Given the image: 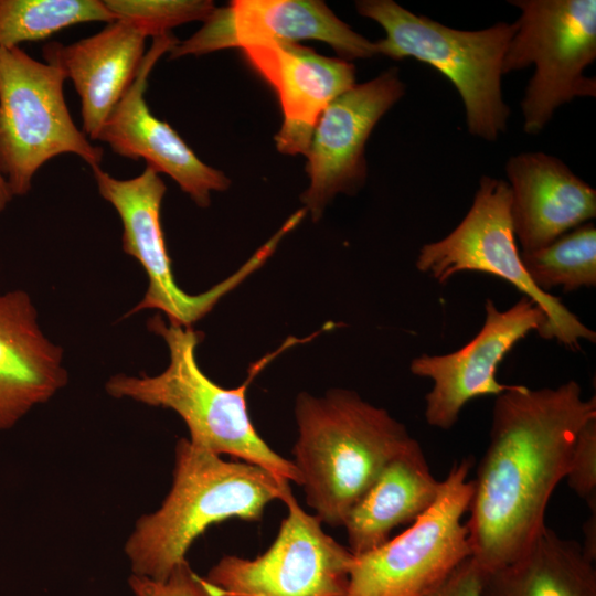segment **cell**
Listing matches in <instances>:
<instances>
[{
    "mask_svg": "<svg viewBox=\"0 0 596 596\" xmlns=\"http://www.w3.org/2000/svg\"><path fill=\"white\" fill-rule=\"evenodd\" d=\"M593 418L596 397L583 398L574 380L538 390L512 385L496 396L466 521L471 558L482 574L520 556L545 529L575 437Z\"/></svg>",
    "mask_w": 596,
    "mask_h": 596,
    "instance_id": "cell-1",
    "label": "cell"
},
{
    "mask_svg": "<svg viewBox=\"0 0 596 596\" xmlns=\"http://www.w3.org/2000/svg\"><path fill=\"white\" fill-rule=\"evenodd\" d=\"M289 485L259 466L179 439L169 493L136 522L125 545L132 574L166 581L209 526L235 518L259 521L270 502L292 496Z\"/></svg>",
    "mask_w": 596,
    "mask_h": 596,
    "instance_id": "cell-2",
    "label": "cell"
},
{
    "mask_svg": "<svg viewBox=\"0 0 596 596\" xmlns=\"http://www.w3.org/2000/svg\"><path fill=\"white\" fill-rule=\"evenodd\" d=\"M294 460L307 504L323 524L344 520L386 464L413 438L404 424L353 391L297 396Z\"/></svg>",
    "mask_w": 596,
    "mask_h": 596,
    "instance_id": "cell-3",
    "label": "cell"
},
{
    "mask_svg": "<svg viewBox=\"0 0 596 596\" xmlns=\"http://www.w3.org/2000/svg\"><path fill=\"white\" fill-rule=\"evenodd\" d=\"M148 328L168 345L167 369L155 376H111L106 383L108 394L172 409L185 423L189 439L195 445L220 456L228 455L259 466L289 483L301 486L294 462L277 454L257 433L246 400L248 385L255 376L283 350L301 340L289 338L279 349L255 362L244 383L225 389L199 366L195 350L201 334L192 327L167 324L157 315L148 321Z\"/></svg>",
    "mask_w": 596,
    "mask_h": 596,
    "instance_id": "cell-4",
    "label": "cell"
},
{
    "mask_svg": "<svg viewBox=\"0 0 596 596\" xmlns=\"http://www.w3.org/2000/svg\"><path fill=\"white\" fill-rule=\"evenodd\" d=\"M356 10L385 30L386 36L374 42L377 54L394 60L416 58L454 84L464 102L471 135L494 141L505 131L510 109L502 98V62L515 22L465 31L417 15L392 0L358 1Z\"/></svg>",
    "mask_w": 596,
    "mask_h": 596,
    "instance_id": "cell-5",
    "label": "cell"
},
{
    "mask_svg": "<svg viewBox=\"0 0 596 596\" xmlns=\"http://www.w3.org/2000/svg\"><path fill=\"white\" fill-rule=\"evenodd\" d=\"M64 73L20 46L0 47V174L10 192H30L36 171L49 160L73 153L91 169L104 151L77 128L68 111Z\"/></svg>",
    "mask_w": 596,
    "mask_h": 596,
    "instance_id": "cell-6",
    "label": "cell"
},
{
    "mask_svg": "<svg viewBox=\"0 0 596 596\" xmlns=\"http://www.w3.org/2000/svg\"><path fill=\"white\" fill-rule=\"evenodd\" d=\"M471 458L457 460L435 502L395 538L354 555L345 596H427L471 556L462 521L473 492Z\"/></svg>",
    "mask_w": 596,
    "mask_h": 596,
    "instance_id": "cell-7",
    "label": "cell"
},
{
    "mask_svg": "<svg viewBox=\"0 0 596 596\" xmlns=\"http://www.w3.org/2000/svg\"><path fill=\"white\" fill-rule=\"evenodd\" d=\"M507 181L482 177L464 220L440 241L422 246L416 268L439 284L461 272L491 274L513 285L543 311L546 321L538 333L571 349L582 340L596 341V332L583 323L557 297L540 290L528 276L511 220Z\"/></svg>",
    "mask_w": 596,
    "mask_h": 596,
    "instance_id": "cell-8",
    "label": "cell"
},
{
    "mask_svg": "<svg viewBox=\"0 0 596 596\" xmlns=\"http://www.w3.org/2000/svg\"><path fill=\"white\" fill-rule=\"evenodd\" d=\"M521 11L502 73L535 65L521 102L524 130L540 132L575 97L596 96L584 70L596 58L595 0H512Z\"/></svg>",
    "mask_w": 596,
    "mask_h": 596,
    "instance_id": "cell-9",
    "label": "cell"
},
{
    "mask_svg": "<svg viewBox=\"0 0 596 596\" xmlns=\"http://www.w3.org/2000/svg\"><path fill=\"white\" fill-rule=\"evenodd\" d=\"M100 196L109 202L123 223V249L136 258L147 274L148 289L127 316L143 309L162 311L170 324L191 327L216 302L272 255L276 243L269 240L236 273L200 295H189L175 283L160 223V209L167 188L149 166L137 177L117 179L100 167L92 169Z\"/></svg>",
    "mask_w": 596,
    "mask_h": 596,
    "instance_id": "cell-10",
    "label": "cell"
},
{
    "mask_svg": "<svg viewBox=\"0 0 596 596\" xmlns=\"http://www.w3.org/2000/svg\"><path fill=\"white\" fill-rule=\"evenodd\" d=\"M270 546L249 560L224 555L204 577L215 596H345L354 555L294 494Z\"/></svg>",
    "mask_w": 596,
    "mask_h": 596,
    "instance_id": "cell-11",
    "label": "cell"
},
{
    "mask_svg": "<svg viewBox=\"0 0 596 596\" xmlns=\"http://www.w3.org/2000/svg\"><path fill=\"white\" fill-rule=\"evenodd\" d=\"M545 321L543 311L525 296L504 311L488 298L483 324L464 347L447 354L425 353L414 358L411 372L433 382L425 395L427 424L449 429L468 402L487 395L497 396L509 390L512 385L497 380L500 362L526 334L532 331L539 333Z\"/></svg>",
    "mask_w": 596,
    "mask_h": 596,
    "instance_id": "cell-12",
    "label": "cell"
},
{
    "mask_svg": "<svg viewBox=\"0 0 596 596\" xmlns=\"http://www.w3.org/2000/svg\"><path fill=\"white\" fill-rule=\"evenodd\" d=\"M300 40L326 42L345 61L377 54L374 42L354 32L322 1L234 0L215 7L200 30L177 42L169 57Z\"/></svg>",
    "mask_w": 596,
    "mask_h": 596,
    "instance_id": "cell-13",
    "label": "cell"
},
{
    "mask_svg": "<svg viewBox=\"0 0 596 596\" xmlns=\"http://www.w3.org/2000/svg\"><path fill=\"white\" fill-rule=\"evenodd\" d=\"M396 68L354 85L321 114L306 152L310 184L301 195L313 221L338 193H353L364 182L365 142L380 118L404 95Z\"/></svg>",
    "mask_w": 596,
    "mask_h": 596,
    "instance_id": "cell-14",
    "label": "cell"
},
{
    "mask_svg": "<svg viewBox=\"0 0 596 596\" xmlns=\"http://www.w3.org/2000/svg\"><path fill=\"white\" fill-rule=\"evenodd\" d=\"M177 42L171 33L152 40L134 82L107 117L97 140L118 156L145 159L158 173L173 179L198 206L207 207L211 193L226 190L230 179L201 161L169 124L152 115L145 99L150 72Z\"/></svg>",
    "mask_w": 596,
    "mask_h": 596,
    "instance_id": "cell-15",
    "label": "cell"
},
{
    "mask_svg": "<svg viewBox=\"0 0 596 596\" xmlns=\"http://www.w3.org/2000/svg\"><path fill=\"white\" fill-rule=\"evenodd\" d=\"M242 51L278 96L284 118L275 136L278 151L306 155L323 110L355 85L354 65L297 43L273 42Z\"/></svg>",
    "mask_w": 596,
    "mask_h": 596,
    "instance_id": "cell-16",
    "label": "cell"
},
{
    "mask_svg": "<svg viewBox=\"0 0 596 596\" xmlns=\"http://www.w3.org/2000/svg\"><path fill=\"white\" fill-rule=\"evenodd\" d=\"M505 171L520 252L542 248L595 219V189L560 159L543 152H523L508 160Z\"/></svg>",
    "mask_w": 596,
    "mask_h": 596,
    "instance_id": "cell-17",
    "label": "cell"
},
{
    "mask_svg": "<svg viewBox=\"0 0 596 596\" xmlns=\"http://www.w3.org/2000/svg\"><path fill=\"white\" fill-rule=\"evenodd\" d=\"M67 383L63 351L43 333L30 295L0 294V429L18 423Z\"/></svg>",
    "mask_w": 596,
    "mask_h": 596,
    "instance_id": "cell-18",
    "label": "cell"
},
{
    "mask_svg": "<svg viewBox=\"0 0 596 596\" xmlns=\"http://www.w3.org/2000/svg\"><path fill=\"white\" fill-rule=\"evenodd\" d=\"M147 36L124 20L72 44L49 42L45 63L71 79L79 98L83 132L97 140L107 117L134 82L145 57Z\"/></svg>",
    "mask_w": 596,
    "mask_h": 596,
    "instance_id": "cell-19",
    "label": "cell"
},
{
    "mask_svg": "<svg viewBox=\"0 0 596 596\" xmlns=\"http://www.w3.org/2000/svg\"><path fill=\"white\" fill-rule=\"evenodd\" d=\"M441 481L416 439L392 458L349 511L343 528L353 555L371 551L400 525L414 522L436 500Z\"/></svg>",
    "mask_w": 596,
    "mask_h": 596,
    "instance_id": "cell-20",
    "label": "cell"
},
{
    "mask_svg": "<svg viewBox=\"0 0 596 596\" xmlns=\"http://www.w3.org/2000/svg\"><path fill=\"white\" fill-rule=\"evenodd\" d=\"M594 563L545 526L520 556L482 574L481 596H596Z\"/></svg>",
    "mask_w": 596,
    "mask_h": 596,
    "instance_id": "cell-21",
    "label": "cell"
},
{
    "mask_svg": "<svg viewBox=\"0 0 596 596\" xmlns=\"http://www.w3.org/2000/svg\"><path fill=\"white\" fill-rule=\"evenodd\" d=\"M113 21L104 0H0V47L44 40L79 23Z\"/></svg>",
    "mask_w": 596,
    "mask_h": 596,
    "instance_id": "cell-22",
    "label": "cell"
},
{
    "mask_svg": "<svg viewBox=\"0 0 596 596\" xmlns=\"http://www.w3.org/2000/svg\"><path fill=\"white\" fill-rule=\"evenodd\" d=\"M520 257L532 283L544 292L556 287L565 292L595 287V225L584 223L542 248L520 252Z\"/></svg>",
    "mask_w": 596,
    "mask_h": 596,
    "instance_id": "cell-23",
    "label": "cell"
},
{
    "mask_svg": "<svg viewBox=\"0 0 596 596\" xmlns=\"http://www.w3.org/2000/svg\"><path fill=\"white\" fill-rule=\"evenodd\" d=\"M115 20H124L152 39L192 21L204 22L215 9L209 0H104Z\"/></svg>",
    "mask_w": 596,
    "mask_h": 596,
    "instance_id": "cell-24",
    "label": "cell"
},
{
    "mask_svg": "<svg viewBox=\"0 0 596 596\" xmlns=\"http://www.w3.org/2000/svg\"><path fill=\"white\" fill-rule=\"evenodd\" d=\"M570 488L596 509V418L588 421L577 433L565 475Z\"/></svg>",
    "mask_w": 596,
    "mask_h": 596,
    "instance_id": "cell-25",
    "label": "cell"
},
{
    "mask_svg": "<svg viewBox=\"0 0 596 596\" xmlns=\"http://www.w3.org/2000/svg\"><path fill=\"white\" fill-rule=\"evenodd\" d=\"M129 586L136 596H215L209 582L185 561L166 581L131 575Z\"/></svg>",
    "mask_w": 596,
    "mask_h": 596,
    "instance_id": "cell-26",
    "label": "cell"
},
{
    "mask_svg": "<svg viewBox=\"0 0 596 596\" xmlns=\"http://www.w3.org/2000/svg\"><path fill=\"white\" fill-rule=\"evenodd\" d=\"M481 585L482 573L470 556L427 596H481Z\"/></svg>",
    "mask_w": 596,
    "mask_h": 596,
    "instance_id": "cell-27",
    "label": "cell"
},
{
    "mask_svg": "<svg viewBox=\"0 0 596 596\" xmlns=\"http://www.w3.org/2000/svg\"><path fill=\"white\" fill-rule=\"evenodd\" d=\"M583 525L584 541L581 544L586 556L595 562L596 558V509Z\"/></svg>",
    "mask_w": 596,
    "mask_h": 596,
    "instance_id": "cell-28",
    "label": "cell"
},
{
    "mask_svg": "<svg viewBox=\"0 0 596 596\" xmlns=\"http://www.w3.org/2000/svg\"><path fill=\"white\" fill-rule=\"evenodd\" d=\"M12 199L13 195L10 192V189L4 178L0 174V212L7 209L8 204L12 201Z\"/></svg>",
    "mask_w": 596,
    "mask_h": 596,
    "instance_id": "cell-29",
    "label": "cell"
}]
</instances>
